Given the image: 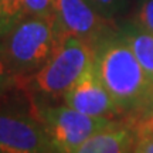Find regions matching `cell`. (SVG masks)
Returning a JSON list of instances; mask_svg holds the SVG:
<instances>
[{"instance_id": "cell-12", "label": "cell", "mask_w": 153, "mask_h": 153, "mask_svg": "<svg viewBox=\"0 0 153 153\" xmlns=\"http://www.w3.org/2000/svg\"><path fill=\"white\" fill-rule=\"evenodd\" d=\"M137 27L153 34V0H140L137 3L133 22Z\"/></svg>"}, {"instance_id": "cell-15", "label": "cell", "mask_w": 153, "mask_h": 153, "mask_svg": "<svg viewBox=\"0 0 153 153\" xmlns=\"http://www.w3.org/2000/svg\"><path fill=\"white\" fill-rule=\"evenodd\" d=\"M132 153H153V136L137 137Z\"/></svg>"}, {"instance_id": "cell-2", "label": "cell", "mask_w": 153, "mask_h": 153, "mask_svg": "<svg viewBox=\"0 0 153 153\" xmlns=\"http://www.w3.org/2000/svg\"><path fill=\"white\" fill-rule=\"evenodd\" d=\"M62 34L55 16L24 17L1 37L3 81L22 87L48 62Z\"/></svg>"}, {"instance_id": "cell-7", "label": "cell", "mask_w": 153, "mask_h": 153, "mask_svg": "<svg viewBox=\"0 0 153 153\" xmlns=\"http://www.w3.org/2000/svg\"><path fill=\"white\" fill-rule=\"evenodd\" d=\"M62 101L64 104L82 114L122 120L119 108L98 76L92 61L79 76V79L62 95Z\"/></svg>"}, {"instance_id": "cell-1", "label": "cell", "mask_w": 153, "mask_h": 153, "mask_svg": "<svg viewBox=\"0 0 153 153\" xmlns=\"http://www.w3.org/2000/svg\"><path fill=\"white\" fill-rule=\"evenodd\" d=\"M92 64L118 105L122 120L139 112L152 98L153 81L119 30H112L92 47Z\"/></svg>"}, {"instance_id": "cell-14", "label": "cell", "mask_w": 153, "mask_h": 153, "mask_svg": "<svg viewBox=\"0 0 153 153\" xmlns=\"http://www.w3.org/2000/svg\"><path fill=\"white\" fill-rule=\"evenodd\" d=\"M89 1L108 20H111L114 16H116L125 4V0H89Z\"/></svg>"}, {"instance_id": "cell-10", "label": "cell", "mask_w": 153, "mask_h": 153, "mask_svg": "<svg viewBox=\"0 0 153 153\" xmlns=\"http://www.w3.org/2000/svg\"><path fill=\"white\" fill-rule=\"evenodd\" d=\"M27 17L24 0H0V31L1 37Z\"/></svg>"}, {"instance_id": "cell-8", "label": "cell", "mask_w": 153, "mask_h": 153, "mask_svg": "<svg viewBox=\"0 0 153 153\" xmlns=\"http://www.w3.org/2000/svg\"><path fill=\"white\" fill-rule=\"evenodd\" d=\"M136 135L123 120L87 139L72 153H132Z\"/></svg>"}, {"instance_id": "cell-4", "label": "cell", "mask_w": 153, "mask_h": 153, "mask_svg": "<svg viewBox=\"0 0 153 153\" xmlns=\"http://www.w3.org/2000/svg\"><path fill=\"white\" fill-rule=\"evenodd\" d=\"M33 114L47 132L53 153H72L95 133L119 122L82 114L67 104L37 105Z\"/></svg>"}, {"instance_id": "cell-11", "label": "cell", "mask_w": 153, "mask_h": 153, "mask_svg": "<svg viewBox=\"0 0 153 153\" xmlns=\"http://www.w3.org/2000/svg\"><path fill=\"white\" fill-rule=\"evenodd\" d=\"M123 122L135 132L136 139L145 136H153V95L142 109L135 115L126 118Z\"/></svg>"}, {"instance_id": "cell-13", "label": "cell", "mask_w": 153, "mask_h": 153, "mask_svg": "<svg viewBox=\"0 0 153 153\" xmlns=\"http://www.w3.org/2000/svg\"><path fill=\"white\" fill-rule=\"evenodd\" d=\"M27 16H55V0H24Z\"/></svg>"}, {"instance_id": "cell-5", "label": "cell", "mask_w": 153, "mask_h": 153, "mask_svg": "<svg viewBox=\"0 0 153 153\" xmlns=\"http://www.w3.org/2000/svg\"><path fill=\"white\" fill-rule=\"evenodd\" d=\"M0 153H53L47 132L31 112L0 116Z\"/></svg>"}, {"instance_id": "cell-3", "label": "cell", "mask_w": 153, "mask_h": 153, "mask_svg": "<svg viewBox=\"0 0 153 153\" xmlns=\"http://www.w3.org/2000/svg\"><path fill=\"white\" fill-rule=\"evenodd\" d=\"M92 61V47L81 38L64 33L48 62L22 87L48 97H62Z\"/></svg>"}, {"instance_id": "cell-9", "label": "cell", "mask_w": 153, "mask_h": 153, "mask_svg": "<svg viewBox=\"0 0 153 153\" xmlns=\"http://www.w3.org/2000/svg\"><path fill=\"white\" fill-rule=\"evenodd\" d=\"M118 30L129 44L139 64L153 81V34L137 27L135 23L123 24Z\"/></svg>"}, {"instance_id": "cell-6", "label": "cell", "mask_w": 153, "mask_h": 153, "mask_svg": "<svg viewBox=\"0 0 153 153\" xmlns=\"http://www.w3.org/2000/svg\"><path fill=\"white\" fill-rule=\"evenodd\" d=\"M55 17L61 30L94 47L114 28L89 0H55Z\"/></svg>"}]
</instances>
